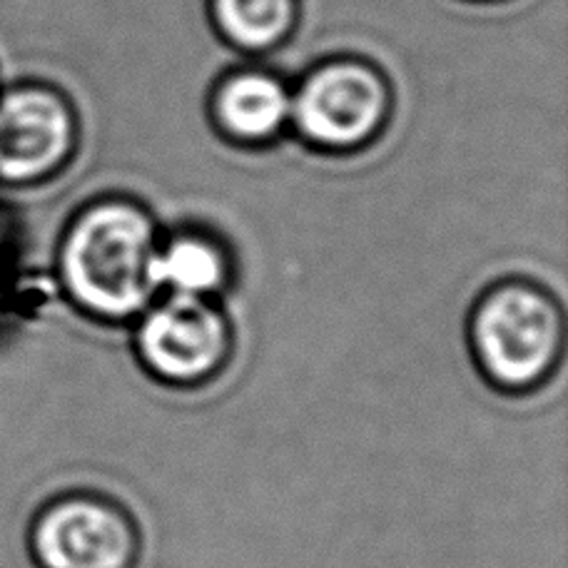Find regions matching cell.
I'll use <instances>...</instances> for the list:
<instances>
[{
	"instance_id": "cell-7",
	"label": "cell",
	"mask_w": 568,
	"mask_h": 568,
	"mask_svg": "<svg viewBox=\"0 0 568 568\" xmlns=\"http://www.w3.org/2000/svg\"><path fill=\"white\" fill-rule=\"evenodd\" d=\"M152 282L168 294L210 297L225 282V262L205 242L180 240L165 252H155Z\"/></svg>"
},
{
	"instance_id": "cell-2",
	"label": "cell",
	"mask_w": 568,
	"mask_h": 568,
	"mask_svg": "<svg viewBox=\"0 0 568 568\" xmlns=\"http://www.w3.org/2000/svg\"><path fill=\"white\" fill-rule=\"evenodd\" d=\"M564 314L549 294L506 284L486 294L471 314L469 347L476 369L499 394L541 389L564 359Z\"/></svg>"
},
{
	"instance_id": "cell-1",
	"label": "cell",
	"mask_w": 568,
	"mask_h": 568,
	"mask_svg": "<svg viewBox=\"0 0 568 568\" xmlns=\"http://www.w3.org/2000/svg\"><path fill=\"white\" fill-rule=\"evenodd\" d=\"M155 245L148 220L103 207L80 220L63 252V280L80 310L103 322L138 320L155 294Z\"/></svg>"
},
{
	"instance_id": "cell-6",
	"label": "cell",
	"mask_w": 568,
	"mask_h": 568,
	"mask_svg": "<svg viewBox=\"0 0 568 568\" xmlns=\"http://www.w3.org/2000/svg\"><path fill=\"white\" fill-rule=\"evenodd\" d=\"M384 110V90L369 70L339 65L322 70L304 85L297 100V120L304 133L322 142H354L377 125Z\"/></svg>"
},
{
	"instance_id": "cell-4",
	"label": "cell",
	"mask_w": 568,
	"mask_h": 568,
	"mask_svg": "<svg viewBox=\"0 0 568 568\" xmlns=\"http://www.w3.org/2000/svg\"><path fill=\"white\" fill-rule=\"evenodd\" d=\"M28 549L38 568H135L142 536L125 506L100 494L73 491L33 516Z\"/></svg>"
},
{
	"instance_id": "cell-8",
	"label": "cell",
	"mask_w": 568,
	"mask_h": 568,
	"mask_svg": "<svg viewBox=\"0 0 568 568\" xmlns=\"http://www.w3.org/2000/svg\"><path fill=\"white\" fill-rule=\"evenodd\" d=\"M287 95L272 78L242 75L222 93V118L237 135H272L287 118Z\"/></svg>"
},
{
	"instance_id": "cell-3",
	"label": "cell",
	"mask_w": 568,
	"mask_h": 568,
	"mask_svg": "<svg viewBox=\"0 0 568 568\" xmlns=\"http://www.w3.org/2000/svg\"><path fill=\"white\" fill-rule=\"evenodd\" d=\"M232 354L235 332L210 297L168 294L138 317L135 357L148 377L165 387H205L230 367Z\"/></svg>"
},
{
	"instance_id": "cell-5",
	"label": "cell",
	"mask_w": 568,
	"mask_h": 568,
	"mask_svg": "<svg viewBox=\"0 0 568 568\" xmlns=\"http://www.w3.org/2000/svg\"><path fill=\"white\" fill-rule=\"evenodd\" d=\"M68 145L70 118L55 95L23 88L0 98V178L43 175Z\"/></svg>"
},
{
	"instance_id": "cell-9",
	"label": "cell",
	"mask_w": 568,
	"mask_h": 568,
	"mask_svg": "<svg viewBox=\"0 0 568 568\" xmlns=\"http://www.w3.org/2000/svg\"><path fill=\"white\" fill-rule=\"evenodd\" d=\"M225 28L245 45H267L284 33L292 0H217Z\"/></svg>"
}]
</instances>
